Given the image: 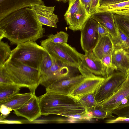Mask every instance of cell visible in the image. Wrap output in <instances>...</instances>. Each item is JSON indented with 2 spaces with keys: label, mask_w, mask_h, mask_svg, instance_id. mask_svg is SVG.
<instances>
[{
  "label": "cell",
  "mask_w": 129,
  "mask_h": 129,
  "mask_svg": "<svg viewBox=\"0 0 129 129\" xmlns=\"http://www.w3.org/2000/svg\"><path fill=\"white\" fill-rule=\"evenodd\" d=\"M43 26L30 8L21 9L0 21V40L6 38L12 45L35 42L44 36Z\"/></svg>",
  "instance_id": "obj_1"
},
{
  "label": "cell",
  "mask_w": 129,
  "mask_h": 129,
  "mask_svg": "<svg viewBox=\"0 0 129 129\" xmlns=\"http://www.w3.org/2000/svg\"><path fill=\"white\" fill-rule=\"evenodd\" d=\"M38 98L41 115L54 114L72 118L87 113L82 104L69 95L46 91Z\"/></svg>",
  "instance_id": "obj_2"
},
{
  "label": "cell",
  "mask_w": 129,
  "mask_h": 129,
  "mask_svg": "<svg viewBox=\"0 0 129 129\" xmlns=\"http://www.w3.org/2000/svg\"><path fill=\"white\" fill-rule=\"evenodd\" d=\"M3 65L14 83L28 88L31 92L35 93L36 89L41 82L38 69L8 59Z\"/></svg>",
  "instance_id": "obj_3"
},
{
  "label": "cell",
  "mask_w": 129,
  "mask_h": 129,
  "mask_svg": "<svg viewBox=\"0 0 129 129\" xmlns=\"http://www.w3.org/2000/svg\"><path fill=\"white\" fill-rule=\"evenodd\" d=\"M46 50L35 41L23 43L11 51L8 59L38 69Z\"/></svg>",
  "instance_id": "obj_4"
},
{
  "label": "cell",
  "mask_w": 129,
  "mask_h": 129,
  "mask_svg": "<svg viewBox=\"0 0 129 129\" xmlns=\"http://www.w3.org/2000/svg\"><path fill=\"white\" fill-rule=\"evenodd\" d=\"M41 46L55 60L78 69L83 54L66 43H55L47 39L40 42Z\"/></svg>",
  "instance_id": "obj_5"
},
{
  "label": "cell",
  "mask_w": 129,
  "mask_h": 129,
  "mask_svg": "<svg viewBox=\"0 0 129 129\" xmlns=\"http://www.w3.org/2000/svg\"><path fill=\"white\" fill-rule=\"evenodd\" d=\"M69 7L64 15L68 28L73 31L80 30L89 16L80 0H69Z\"/></svg>",
  "instance_id": "obj_6"
},
{
  "label": "cell",
  "mask_w": 129,
  "mask_h": 129,
  "mask_svg": "<svg viewBox=\"0 0 129 129\" xmlns=\"http://www.w3.org/2000/svg\"><path fill=\"white\" fill-rule=\"evenodd\" d=\"M81 73L54 81L46 88V91L68 95L87 77L93 74L90 72Z\"/></svg>",
  "instance_id": "obj_7"
},
{
  "label": "cell",
  "mask_w": 129,
  "mask_h": 129,
  "mask_svg": "<svg viewBox=\"0 0 129 129\" xmlns=\"http://www.w3.org/2000/svg\"><path fill=\"white\" fill-rule=\"evenodd\" d=\"M98 23L90 16L81 30L80 44L85 53L92 51L99 39L96 27Z\"/></svg>",
  "instance_id": "obj_8"
},
{
  "label": "cell",
  "mask_w": 129,
  "mask_h": 129,
  "mask_svg": "<svg viewBox=\"0 0 129 129\" xmlns=\"http://www.w3.org/2000/svg\"><path fill=\"white\" fill-rule=\"evenodd\" d=\"M127 75L121 72L114 73L107 81L94 93L97 102L102 101L112 95L126 79Z\"/></svg>",
  "instance_id": "obj_9"
},
{
  "label": "cell",
  "mask_w": 129,
  "mask_h": 129,
  "mask_svg": "<svg viewBox=\"0 0 129 129\" xmlns=\"http://www.w3.org/2000/svg\"><path fill=\"white\" fill-rule=\"evenodd\" d=\"M108 77L98 76L93 74L87 77L68 95L79 101L86 95L94 93L107 81Z\"/></svg>",
  "instance_id": "obj_10"
},
{
  "label": "cell",
  "mask_w": 129,
  "mask_h": 129,
  "mask_svg": "<svg viewBox=\"0 0 129 129\" xmlns=\"http://www.w3.org/2000/svg\"><path fill=\"white\" fill-rule=\"evenodd\" d=\"M129 97V77L110 96L98 102L97 105L105 111L112 113L117 109L124 99Z\"/></svg>",
  "instance_id": "obj_11"
},
{
  "label": "cell",
  "mask_w": 129,
  "mask_h": 129,
  "mask_svg": "<svg viewBox=\"0 0 129 129\" xmlns=\"http://www.w3.org/2000/svg\"><path fill=\"white\" fill-rule=\"evenodd\" d=\"M30 8L37 20L43 25L57 28L58 19L57 15L54 13L55 6L38 4L33 6Z\"/></svg>",
  "instance_id": "obj_12"
},
{
  "label": "cell",
  "mask_w": 129,
  "mask_h": 129,
  "mask_svg": "<svg viewBox=\"0 0 129 129\" xmlns=\"http://www.w3.org/2000/svg\"><path fill=\"white\" fill-rule=\"evenodd\" d=\"M38 4H45L42 0H0V21L13 12Z\"/></svg>",
  "instance_id": "obj_13"
},
{
  "label": "cell",
  "mask_w": 129,
  "mask_h": 129,
  "mask_svg": "<svg viewBox=\"0 0 129 129\" xmlns=\"http://www.w3.org/2000/svg\"><path fill=\"white\" fill-rule=\"evenodd\" d=\"M14 111L17 116L25 118L29 123L35 120L41 115L38 97L35 94L21 107Z\"/></svg>",
  "instance_id": "obj_14"
},
{
  "label": "cell",
  "mask_w": 129,
  "mask_h": 129,
  "mask_svg": "<svg viewBox=\"0 0 129 129\" xmlns=\"http://www.w3.org/2000/svg\"><path fill=\"white\" fill-rule=\"evenodd\" d=\"M114 14L109 11L96 12L89 16L105 27L111 37H116L117 29L114 17Z\"/></svg>",
  "instance_id": "obj_15"
},
{
  "label": "cell",
  "mask_w": 129,
  "mask_h": 129,
  "mask_svg": "<svg viewBox=\"0 0 129 129\" xmlns=\"http://www.w3.org/2000/svg\"><path fill=\"white\" fill-rule=\"evenodd\" d=\"M80 66L95 75H101L104 77L101 60L95 56L92 51L83 54Z\"/></svg>",
  "instance_id": "obj_16"
},
{
  "label": "cell",
  "mask_w": 129,
  "mask_h": 129,
  "mask_svg": "<svg viewBox=\"0 0 129 129\" xmlns=\"http://www.w3.org/2000/svg\"><path fill=\"white\" fill-rule=\"evenodd\" d=\"M113 44L110 34L99 37L98 41L92 52L101 60L103 57L110 53H113Z\"/></svg>",
  "instance_id": "obj_17"
},
{
  "label": "cell",
  "mask_w": 129,
  "mask_h": 129,
  "mask_svg": "<svg viewBox=\"0 0 129 129\" xmlns=\"http://www.w3.org/2000/svg\"><path fill=\"white\" fill-rule=\"evenodd\" d=\"M112 63L117 70L126 74L129 69V57L124 49L114 50L112 55Z\"/></svg>",
  "instance_id": "obj_18"
},
{
  "label": "cell",
  "mask_w": 129,
  "mask_h": 129,
  "mask_svg": "<svg viewBox=\"0 0 129 129\" xmlns=\"http://www.w3.org/2000/svg\"><path fill=\"white\" fill-rule=\"evenodd\" d=\"M109 11L118 15L129 16V1L99 6L96 12Z\"/></svg>",
  "instance_id": "obj_19"
},
{
  "label": "cell",
  "mask_w": 129,
  "mask_h": 129,
  "mask_svg": "<svg viewBox=\"0 0 129 129\" xmlns=\"http://www.w3.org/2000/svg\"><path fill=\"white\" fill-rule=\"evenodd\" d=\"M35 94L31 92L19 93L0 103V104L4 105L14 110L20 108Z\"/></svg>",
  "instance_id": "obj_20"
},
{
  "label": "cell",
  "mask_w": 129,
  "mask_h": 129,
  "mask_svg": "<svg viewBox=\"0 0 129 129\" xmlns=\"http://www.w3.org/2000/svg\"><path fill=\"white\" fill-rule=\"evenodd\" d=\"M22 87L14 83L0 84V103L19 93Z\"/></svg>",
  "instance_id": "obj_21"
},
{
  "label": "cell",
  "mask_w": 129,
  "mask_h": 129,
  "mask_svg": "<svg viewBox=\"0 0 129 129\" xmlns=\"http://www.w3.org/2000/svg\"><path fill=\"white\" fill-rule=\"evenodd\" d=\"M117 28V36L115 38L111 37L113 44L114 50L121 48L124 49L129 48V38L120 29Z\"/></svg>",
  "instance_id": "obj_22"
},
{
  "label": "cell",
  "mask_w": 129,
  "mask_h": 129,
  "mask_svg": "<svg viewBox=\"0 0 129 129\" xmlns=\"http://www.w3.org/2000/svg\"><path fill=\"white\" fill-rule=\"evenodd\" d=\"M87 115L90 119H104L114 116L112 114L106 111L97 105L92 108L87 109Z\"/></svg>",
  "instance_id": "obj_23"
},
{
  "label": "cell",
  "mask_w": 129,
  "mask_h": 129,
  "mask_svg": "<svg viewBox=\"0 0 129 129\" xmlns=\"http://www.w3.org/2000/svg\"><path fill=\"white\" fill-rule=\"evenodd\" d=\"M114 17L116 27L129 38V16L114 14Z\"/></svg>",
  "instance_id": "obj_24"
},
{
  "label": "cell",
  "mask_w": 129,
  "mask_h": 129,
  "mask_svg": "<svg viewBox=\"0 0 129 129\" xmlns=\"http://www.w3.org/2000/svg\"><path fill=\"white\" fill-rule=\"evenodd\" d=\"M54 59L46 50L43 54L39 70L41 78L45 75L53 64Z\"/></svg>",
  "instance_id": "obj_25"
},
{
  "label": "cell",
  "mask_w": 129,
  "mask_h": 129,
  "mask_svg": "<svg viewBox=\"0 0 129 129\" xmlns=\"http://www.w3.org/2000/svg\"><path fill=\"white\" fill-rule=\"evenodd\" d=\"M112 53L108 54L104 56L101 60L104 73V77L107 78L117 70L112 63Z\"/></svg>",
  "instance_id": "obj_26"
},
{
  "label": "cell",
  "mask_w": 129,
  "mask_h": 129,
  "mask_svg": "<svg viewBox=\"0 0 129 129\" xmlns=\"http://www.w3.org/2000/svg\"><path fill=\"white\" fill-rule=\"evenodd\" d=\"M11 50L7 42L0 40V66H3L9 58Z\"/></svg>",
  "instance_id": "obj_27"
},
{
  "label": "cell",
  "mask_w": 129,
  "mask_h": 129,
  "mask_svg": "<svg viewBox=\"0 0 129 129\" xmlns=\"http://www.w3.org/2000/svg\"><path fill=\"white\" fill-rule=\"evenodd\" d=\"M68 34L66 32L60 31L55 34H50L47 39L55 43H66L68 40Z\"/></svg>",
  "instance_id": "obj_28"
},
{
  "label": "cell",
  "mask_w": 129,
  "mask_h": 129,
  "mask_svg": "<svg viewBox=\"0 0 129 129\" xmlns=\"http://www.w3.org/2000/svg\"><path fill=\"white\" fill-rule=\"evenodd\" d=\"M79 101L86 109L93 107L97 105L94 93L89 94L84 96Z\"/></svg>",
  "instance_id": "obj_29"
},
{
  "label": "cell",
  "mask_w": 129,
  "mask_h": 129,
  "mask_svg": "<svg viewBox=\"0 0 129 129\" xmlns=\"http://www.w3.org/2000/svg\"><path fill=\"white\" fill-rule=\"evenodd\" d=\"M14 83L8 76L3 65L0 66V84Z\"/></svg>",
  "instance_id": "obj_30"
},
{
  "label": "cell",
  "mask_w": 129,
  "mask_h": 129,
  "mask_svg": "<svg viewBox=\"0 0 129 129\" xmlns=\"http://www.w3.org/2000/svg\"><path fill=\"white\" fill-rule=\"evenodd\" d=\"M112 113L118 117H129V106L119 109H116L113 111Z\"/></svg>",
  "instance_id": "obj_31"
},
{
  "label": "cell",
  "mask_w": 129,
  "mask_h": 129,
  "mask_svg": "<svg viewBox=\"0 0 129 129\" xmlns=\"http://www.w3.org/2000/svg\"><path fill=\"white\" fill-rule=\"evenodd\" d=\"M105 122L107 124L129 123V117L117 116L113 119L107 120Z\"/></svg>",
  "instance_id": "obj_32"
},
{
  "label": "cell",
  "mask_w": 129,
  "mask_h": 129,
  "mask_svg": "<svg viewBox=\"0 0 129 129\" xmlns=\"http://www.w3.org/2000/svg\"><path fill=\"white\" fill-rule=\"evenodd\" d=\"M12 110L4 105L0 104V112L1 114L0 115V118L3 119L6 118Z\"/></svg>",
  "instance_id": "obj_33"
},
{
  "label": "cell",
  "mask_w": 129,
  "mask_h": 129,
  "mask_svg": "<svg viewBox=\"0 0 129 129\" xmlns=\"http://www.w3.org/2000/svg\"><path fill=\"white\" fill-rule=\"evenodd\" d=\"M100 0H91L89 11V16L96 12L99 6Z\"/></svg>",
  "instance_id": "obj_34"
},
{
  "label": "cell",
  "mask_w": 129,
  "mask_h": 129,
  "mask_svg": "<svg viewBox=\"0 0 129 129\" xmlns=\"http://www.w3.org/2000/svg\"><path fill=\"white\" fill-rule=\"evenodd\" d=\"M96 29L99 37L101 36L109 34L107 29L99 23H98Z\"/></svg>",
  "instance_id": "obj_35"
},
{
  "label": "cell",
  "mask_w": 129,
  "mask_h": 129,
  "mask_svg": "<svg viewBox=\"0 0 129 129\" xmlns=\"http://www.w3.org/2000/svg\"><path fill=\"white\" fill-rule=\"evenodd\" d=\"M129 0H100L99 6L120 3Z\"/></svg>",
  "instance_id": "obj_36"
},
{
  "label": "cell",
  "mask_w": 129,
  "mask_h": 129,
  "mask_svg": "<svg viewBox=\"0 0 129 129\" xmlns=\"http://www.w3.org/2000/svg\"><path fill=\"white\" fill-rule=\"evenodd\" d=\"M80 1L87 12L89 16L91 0H80Z\"/></svg>",
  "instance_id": "obj_37"
},
{
  "label": "cell",
  "mask_w": 129,
  "mask_h": 129,
  "mask_svg": "<svg viewBox=\"0 0 129 129\" xmlns=\"http://www.w3.org/2000/svg\"><path fill=\"white\" fill-rule=\"evenodd\" d=\"M126 102L125 104L120 105L117 109H119L126 106H129V97L126 98Z\"/></svg>",
  "instance_id": "obj_38"
},
{
  "label": "cell",
  "mask_w": 129,
  "mask_h": 129,
  "mask_svg": "<svg viewBox=\"0 0 129 129\" xmlns=\"http://www.w3.org/2000/svg\"><path fill=\"white\" fill-rule=\"evenodd\" d=\"M124 50L125 51L126 54L129 57V48Z\"/></svg>",
  "instance_id": "obj_39"
},
{
  "label": "cell",
  "mask_w": 129,
  "mask_h": 129,
  "mask_svg": "<svg viewBox=\"0 0 129 129\" xmlns=\"http://www.w3.org/2000/svg\"><path fill=\"white\" fill-rule=\"evenodd\" d=\"M56 1L59 2H62L64 3H65L67 2L69 0H56Z\"/></svg>",
  "instance_id": "obj_40"
},
{
  "label": "cell",
  "mask_w": 129,
  "mask_h": 129,
  "mask_svg": "<svg viewBox=\"0 0 129 129\" xmlns=\"http://www.w3.org/2000/svg\"><path fill=\"white\" fill-rule=\"evenodd\" d=\"M126 74L127 76L129 77V69L127 71Z\"/></svg>",
  "instance_id": "obj_41"
}]
</instances>
